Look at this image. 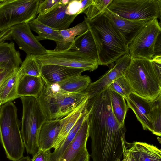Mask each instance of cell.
Returning <instances> with one entry per match:
<instances>
[{
    "label": "cell",
    "instance_id": "4dcf8cb0",
    "mask_svg": "<svg viewBox=\"0 0 161 161\" xmlns=\"http://www.w3.org/2000/svg\"><path fill=\"white\" fill-rule=\"evenodd\" d=\"M113 0H92L91 3L84 11L89 20L95 18L103 13Z\"/></svg>",
    "mask_w": 161,
    "mask_h": 161
},
{
    "label": "cell",
    "instance_id": "9c48e42d",
    "mask_svg": "<svg viewBox=\"0 0 161 161\" xmlns=\"http://www.w3.org/2000/svg\"><path fill=\"white\" fill-rule=\"evenodd\" d=\"M160 25L157 18L149 20L128 44L131 59L152 60L155 42L161 33Z\"/></svg>",
    "mask_w": 161,
    "mask_h": 161
},
{
    "label": "cell",
    "instance_id": "83f0119b",
    "mask_svg": "<svg viewBox=\"0 0 161 161\" xmlns=\"http://www.w3.org/2000/svg\"><path fill=\"white\" fill-rule=\"evenodd\" d=\"M108 88L114 114L119 125H124L125 119L129 107L122 96Z\"/></svg>",
    "mask_w": 161,
    "mask_h": 161
},
{
    "label": "cell",
    "instance_id": "8992f818",
    "mask_svg": "<svg viewBox=\"0 0 161 161\" xmlns=\"http://www.w3.org/2000/svg\"><path fill=\"white\" fill-rule=\"evenodd\" d=\"M39 0H0V32L35 19Z\"/></svg>",
    "mask_w": 161,
    "mask_h": 161
},
{
    "label": "cell",
    "instance_id": "ffe728a7",
    "mask_svg": "<svg viewBox=\"0 0 161 161\" xmlns=\"http://www.w3.org/2000/svg\"><path fill=\"white\" fill-rule=\"evenodd\" d=\"M89 111L86 107L81 115L72 128L67 136L58 148L51 152L48 151L47 161H61L65 152L75 138L78 131L85 120L88 117Z\"/></svg>",
    "mask_w": 161,
    "mask_h": 161
},
{
    "label": "cell",
    "instance_id": "ab89813d",
    "mask_svg": "<svg viewBox=\"0 0 161 161\" xmlns=\"http://www.w3.org/2000/svg\"><path fill=\"white\" fill-rule=\"evenodd\" d=\"M30 158L28 156L23 157L21 158L14 161H30L31 160Z\"/></svg>",
    "mask_w": 161,
    "mask_h": 161
},
{
    "label": "cell",
    "instance_id": "e575fe53",
    "mask_svg": "<svg viewBox=\"0 0 161 161\" xmlns=\"http://www.w3.org/2000/svg\"><path fill=\"white\" fill-rule=\"evenodd\" d=\"M19 69L6 63H0V86L7 78L17 71Z\"/></svg>",
    "mask_w": 161,
    "mask_h": 161
},
{
    "label": "cell",
    "instance_id": "d590c367",
    "mask_svg": "<svg viewBox=\"0 0 161 161\" xmlns=\"http://www.w3.org/2000/svg\"><path fill=\"white\" fill-rule=\"evenodd\" d=\"M48 151H44L39 149L38 151L32 156L31 161H47Z\"/></svg>",
    "mask_w": 161,
    "mask_h": 161
},
{
    "label": "cell",
    "instance_id": "8fae6325",
    "mask_svg": "<svg viewBox=\"0 0 161 161\" xmlns=\"http://www.w3.org/2000/svg\"><path fill=\"white\" fill-rule=\"evenodd\" d=\"M131 60L129 53L119 58L113 62L114 64L103 75L96 81L91 82L85 91L89 99L93 97L103 88L107 87L113 81L124 75Z\"/></svg>",
    "mask_w": 161,
    "mask_h": 161
},
{
    "label": "cell",
    "instance_id": "277c9868",
    "mask_svg": "<svg viewBox=\"0 0 161 161\" xmlns=\"http://www.w3.org/2000/svg\"><path fill=\"white\" fill-rule=\"evenodd\" d=\"M17 112L11 102L3 104L0 110V141L7 157L12 161L23 157L25 151Z\"/></svg>",
    "mask_w": 161,
    "mask_h": 161
},
{
    "label": "cell",
    "instance_id": "9a60e30c",
    "mask_svg": "<svg viewBox=\"0 0 161 161\" xmlns=\"http://www.w3.org/2000/svg\"><path fill=\"white\" fill-rule=\"evenodd\" d=\"M130 161H161V151L156 146L134 142L127 149Z\"/></svg>",
    "mask_w": 161,
    "mask_h": 161
},
{
    "label": "cell",
    "instance_id": "2e32d148",
    "mask_svg": "<svg viewBox=\"0 0 161 161\" xmlns=\"http://www.w3.org/2000/svg\"><path fill=\"white\" fill-rule=\"evenodd\" d=\"M129 108L133 110L143 129L152 132L153 129L149 118V112L153 101L142 98L132 93L125 98Z\"/></svg>",
    "mask_w": 161,
    "mask_h": 161
},
{
    "label": "cell",
    "instance_id": "ac0fdd59",
    "mask_svg": "<svg viewBox=\"0 0 161 161\" xmlns=\"http://www.w3.org/2000/svg\"><path fill=\"white\" fill-rule=\"evenodd\" d=\"M62 119L47 120L42 125L38 138L39 149L46 151L53 148L61 127Z\"/></svg>",
    "mask_w": 161,
    "mask_h": 161
},
{
    "label": "cell",
    "instance_id": "4316f807",
    "mask_svg": "<svg viewBox=\"0 0 161 161\" xmlns=\"http://www.w3.org/2000/svg\"><path fill=\"white\" fill-rule=\"evenodd\" d=\"M31 29L35 32L38 36H35L39 41L51 40L55 42L61 40L60 31L53 29L41 23L36 18L29 23Z\"/></svg>",
    "mask_w": 161,
    "mask_h": 161
},
{
    "label": "cell",
    "instance_id": "d4e9b609",
    "mask_svg": "<svg viewBox=\"0 0 161 161\" xmlns=\"http://www.w3.org/2000/svg\"><path fill=\"white\" fill-rule=\"evenodd\" d=\"M18 70L7 78L0 86V101L2 104L19 97L17 88L20 78Z\"/></svg>",
    "mask_w": 161,
    "mask_h": 161
},
{
    "label": "cell",
    "instance_id": "484cf974",
    "mask_svg": "<svg viewBox=\"0 0 161 161\" xmlns=\"http://www.w3.org/2000/svg\"><path fill=\"white\" fill-rule=\"evenodd\" d=\"M8 64L19 69L22 61L19 52L17 50L14 43L3 42L0 43V63Z\"/></svg>",
    "mask_w": 161,
    "mask_h": 161
},
{
    "label": "cell",
    "instance_id": "d6986e66",
    "mask_svg": "<svg viewBox=\"0 0 161 161\" xmlns=\"http://www.w3.org/2000/svg\"><path fill=\"white\" fill-rule=\"evenodd\" d=\"M89 97L85 98L72 112L62 118L61 127L53 148L56 149L65 139L70 130L86 108Z\"/></svg>",
    "mask_w": 161,
    "mask_h": 161
},
{
    "label": "cell",
    "instance_id": "ba28073f",
    "mask_svg": "<svg viewBox=\"0 0 161 161\" xmlns=\"http://www.w3.org/2000/svg\"><path fill=\"white\" fill-rule=\"evenodd\" d=\"M36 57L41 66L55 64L92 71L99 65L97 59L88 54L75 50L55 52L47 50L46 53Z\"/></svg>",
    "mask_w": 161,
    "mask_h": 161
},
{
    "label": "cell",
    "instance_id": "5b68a950",
    "mask_svg": "<svg viewBox=\"0 0 161 161\" xmlns=\"http://www.w3.org/2000/svg\"><path fill=\"white\" fill-rule=\"evenodd\" d=\"M20 98L23 107L21 133L27 153L33 156L39 150L38 136L47 119L36 97Z\"/></svg>",
    "mask_w": 161,
    "mask_h": 161
},
{
    "label": "cell",
    "instance_id": "1f68e13d",
    "mask_svg": "<svg viewBox=\"0 0 161 161\" xmlns=\"http://www.w3.org/2000/svg\"><path fill=\"white\" fill-rule=\"evenodd\" d=\"M108 87L110 90L120 94L125 99L132 93L129 83L124 75L113 81Z\"/></svg>",
    "mask_w": 161,
    "mask_h": 161
},
{
    "label": "cell",
    "instance_id": "836d02e7",
    "mask_svg": "<svg viewBox=\"0 0 161 161\" xmlns=\"http://www.w3.org/2000/svg\"><path fill=\"white\" fill-rule=\"evenodd\" d=\"M61 4L62 0H39L37 14H44Z\"/></svg>",
    "mask_w": 161,
    "mask_h": 161
},
{
    "label": "cell",
    "instance_id": "f35d334b",
    "mask_svg": "<svg viewBox=\"0 0 161 161\" xmlns=\"http://www.w3.org/2000/svg\"><path fill=\"white\" fill-rule=\"evenodd\" d=\"M90 155L87 149L81 153L75 161H89Z\"/></svg>",
    "mask_w": 161,
    "mask_h": 161
},
{
    "label": "cell",
    "instance_id": "cb8c5ba5",
    "mask_svg": "<svg viewBox=\"0 0 161 161\" xmlns=\"http://www.w3.org/2000/svg\"><path fill=\"white\" fill-rule=\"evenodd\" d=\"M71 49L86 53L98 60L95 42L89 28L85 32L75 37Z\"/></svg>",
    "mask_w": 161,
    "mask_h": 161
},
{
    "label": "cell",
    "instance_id": "b9f144b4",
    "mask_svg": "<svg viewBox=\"0 0 161 161\" xmlns=\"http://www.w3.org/2000/svg\"><path fill=\"white\" fill-rule=\"evenodd\" d=\"M116 161H121V160L119 159V160H117Z\"/></svg>",
    "mask_w": 161,
    "mask_h": 161
},
{
    "label": "cell",
    "instance_id": "5bb4252c",
    "mask_svg": "<svg viewBox=\"0 0 161 161\" xmlns=\"http://www.w3.org/2000/svg\"><path fill=\"white\" fill-rule=\"evenodd\" d=\"M85 70L82 69L47 64L41 66V77L45 82L52 85L70 77L81 74Z\"/></svg>",
    "mask_w": 161,
    "mask_h": 161
},
{
    "label": "cell",
    "instance_id": "8d00e7d4",
    "mask_svg": "<svg viewBox=\"0 0 161 161\" xmlns=\"http://www.w3.org/2000/svg\"><path fill=\"white\" fill-rule=\"evenodd\" d=\"M161 38L160 33L158 36L154 45V53L152 58L157 56H161Z\"/></svg>",
    "mask_w": 161,
    "mask_h": 161
},
{
    "label": "cell",
    "instance_id": "e0dca14e",
    "mask_svg": "<svg viewBox=\"0 0 161 161\" xmlns=\"http://www.w3.org/2000/svg\"><path fill=\"white\" fill-rule=\"evenodd\" d=\"M89 137L88 117L65 152L61 161H75L81 153L87 149L86 144Z\"/></svg>",
    "mask_w": 161,
    "mask_h": 161
},
{
    "label": "cell",
    "instance_id": "7a4b0ae2",
    "mask_svg": "<svg viewBox=\"0 0 161 161\" xmlns=\"http://www.w3.org/2000/svg\"><path fill=\"white\" fill-rule=\"evenodd\" d=\"M124 75L132 93L151 101L161 95V68L152 59H131Z\"/></svg>",
    "mask_w": 161,
    "mask_h": 161
},
{
    "label": "cell",
    "instance_id": "7402d4cb",
    "mask_svg": "<svg viewBox=\"0 0 161 161\" xmlns=\"http://www.w3.org/2000/svg\"><path fill=\"white\" fill-rule=\"evenodd\" d=\"M41 77L24 75L19 79L17 94L19 97L32 96L37 97L40 94L43 86Z\"/></svg>",
    "mask_w": 161,
    "mask_h": 161
},
{
    "label": "cell",
    "instance_id": "f546056e",
    "mask_svg": "<svg viewBox=\"0 0 161 161\" xmlns=\"http://www.w3.org/2000/svg\"><path fill=\"white\" fill-rule=\"evenodd\" d=\"M161 95L153 101L149 112V118L151 124L152 133L161 136Z\"/></svg>",
    "mask_w": 161,
    "mask_h": 161
},
{
    "label": "cell",
    "instance_id": "3957f363",
    "mask_svg": "<svg viewBox=\"0 0 161 161\" xmlns=\"http://www.w3.org/2000/svg\"><path fill=\"white\" fill-rule=\"evenodd\" d=\"M42 80V91L36 98L47 120L66 116L88 97L85 91L78 93L68 92L61 90L56 84L51 85Z\"/></svg>",
    "mask_w": 161,
    "mask_h": 161
},
{
    "label": "cell",
    "instance_id": "d6a6232c",
    "mask_svg": "<svg viewBox=\"0 0 161 161\" xmlns=\"http://www.w3.org/2000/svg\"><path fill=\"white\" fill-rule=\"evenodd\" d=\"M92 0H71L67 5L66 14L77 16L83 13L91 3Z\"/></svg>",
    "mask_w": 161,
    "mask_h": 161
},
{
    "label": "cell",
    "instance_id": "4fadbf2b",
    "mask_svg": "<svg viewBox=\"0 0 161 161\" xmlns=\"http://www.w3.org/2000/svg\"><path fill=\"white\" fill-rule=\"evenodd\" d=\"M104 13L114 23L129 44L150 20H131L119 17L106 8Z\"/></svg>",
    "mask_w": 161,
    "mask_h": 161
},
{
    "label": "cell",
    "instance_id": "74e56055",
    "mask_svg": "<svg viewBox=\"0 0 161 161\" xmlns=\"http://www.w3.org/2000/svg\"><path fill=\"white\" fill-rule=\"evenodd\" d=\"M12 39L10 28L0 32V43L4 42L6 40H10Z\"/></svg>",
    "mask_w": 161,
    "mask_h": 161
},
{
    "label": "cell",
    "instance_id": "6da1fadb",
    "mask_svg": "<svg viewBox=\"0 0 161 161\" xmlns=\"http://www.w3.org/2000/svg\"><path fill=\"white\" fill-rule=\"evenodd\" d=\"M84 19L95 42L99 65L108 66L129 53L124 37L104 12L90 20Z\"/></svg>",
    "mask_w": 161,
    "mask_h": 161
},
{
    "label": "cell",
    "instance_id": "7c38bea8",
    "mask_svg": "<svg viewBox=\"0 0 161 161\" xmlns=\"http://www.w3.org/2000/svg\"><path fill=\"white\" fill-rule=\"evenodd\" d=\"M67 5L61 4L44 14L39 15L36 19L53 29L59 31L67 29L76 16L66 14Z\"/></svg>",
    "mask_w": 161,
    "mask_h": 161
},
{
    "label": "cell",
    "instance_id": "f1b7e54d",
    "mask_svg": "<svg viewBox=\"0 0 161 161\" xmlns=\"http://www.w3.org/2000/svg\"><path fill=\"white\" fill-rule=\"evenodd\" d=\"M41 66L35 55L27 54L22 62L18 73L20 78L24 75L41 77Z\"/></svg>",
    "mask_w": 161,
    "mask_h": 161
},
{
    "label": "cell",
    "instance_id": "44dd1931",
    "mask_svg": "<svg viewBox=\"0 0 161 161\" xmlns=\"http://www.w3.org/2000/svg\"><path fill=\"white\" fill-rule=\"evenodd\" d=\"M88 29V25L84 20L74 27L61 31L62 39L55 42L56 47L53 51L57 52L70 50L76 36L84 33Z\"/></svg>",
    "mask_w": 161,
    "mask_h": 161
},
{
    "label": "cell",
    "instance_id": "52a82bcc",
    "mask_svg": "<svg viewBox=\"0 0 161 161\" xmlns=\"http://www.w3.org/2000/svg\"><path fill=\"white\" fill-rule=\"evenodd\" d=\"M107 8L127 19L151 20L160 18L161 0H113Z\"/></svg>",
    "mask_w": 161,
    "mask_h": 161
},
{
    "label": "cell",
    "instance_id": "603a6c76",
    "mask_svg": "<svg viewBox=\"0 0 161 161\" xmlns=\"http://www.w3.org/2000/svg\"><path fill=\"white\" fill-rule=\"evenodd\" d=\"M91 83L88 76L80 74L67 78L56 84L63 91L78 93L84 92Z\"/></svg>",
    "mask_w": 161,
    "mask_h": 161
},
{
    "label": "cell",
    "instance_id": "30bf717a",
    "mask_svg": "<svg viewBox=\"0 0 161 161\" xmlns=\"http://www.w3.org/2000/svg\"><path fill=\"white\" fill-rule=\"evenodd\" d=\"M10 29L12 39L27 55L38 56L46 53L47 50L33 34L28 23L17 25Z\"/></svg>",
    "mask_w": 161,
    "mask_h": 161
},
{
    "label": "cell",
    "instance_id": "60d3db41",
    "mask_svg": "<svg viewBox=\"0 0 161 161\" xmlns=\"http://www.w3.org/2000/svg\"><path fill=\"white\" fill-rule=\"evenodd\" d=\"M1 105H2V103H1V101H0V108H1Z\"/></svg>",
    "mask_w": 161,
    "mask_h": 161
}]
</instances>
